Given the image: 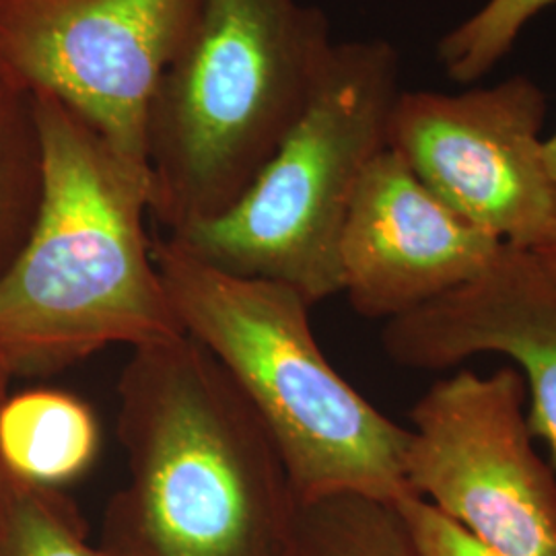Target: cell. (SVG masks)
I'll use <instances>...</instances> for the list:
<instances>
[{
    "label": "cell",
    "mask_w": 556,
    "mask_h": 556,
    "mask_svg": "<svg viewBox=\"0 0 556 556\" xmlns=\"http://www.w3.org/2000/svg\"><path fill=\"white\" fill-rule=\"evenodd\" d=\"M334 48L299 0H200L149 110L151 208L165 236L215 219L258 178Z\"/></svg>",
    "instance_id": "cell-3"
},
{
    "label": "cell",
    "mask_w": 556,
    "mask_h": 556,
    "mask_svg": "<svg viewBox=\"0 0 556 556\" xmlns=\"http://www.w3.org/2000/svg\"><path fill=\"white\" fill-rule=\"evenodd\" d=\"M100 422L87 402L62 390L9 394L0 406V456L23 484L62 489L100 454Z\"/></svg>",
    "instance_id": "cell-11"
},
{
    "label": "cell",
    "mask_w": 556,
    "mask_h": 556,
    "mask_svg": "<svg viewBox=\"0 0 556 556\" xmlns=\"http://www.w3.org/2000/svg\"><path fill=\"white\" fill-rule=\"evenodd\" d=\"M503 241L462 219L390 147L369 163L340 239L342 293L394 319L477 278Z\"/></svg>",
    "instance_id": "cell-9"
},
{
    "label": "cell",
    "mask_w": 556,
    "mask_h": 556,
    "mask_svg": "<svg viewBox=\"0 0 556 556\" xmlns=\"http://www.w3.org/2000/svg\"><path fill=\"white\" fill-rule=\"evenodd\" d=\"M11 381H13V376L0 363V406H2V402L7 400V396L11 394ZM21 489H23V482L13 477V472L7 468L4 459L0 456V528L4 526L7 517L11 514Z\"/></svg>",
    "instance_id": "cell-17"
},
{
    "label": "cell",
    "mask_w": 556,
    "mask_h": 556,
    "mask_svg": "<svg viewBox=\"0 0 556 556\" xmlns=\"http://www.w3.org/2000/svg\"><path fill=\"white\" fill-rule=\"evenodd\" d=\"M0 556H114L89 544L79 509L60 489L23 484L0 528Z\"/></svg>",
    "instance_id": "cell-15"
},
{
    "label": "cell",
    "mask_w": 556,
    "mask_h": 556,
    "mask_svg": "<svg viewBox=\"0 0 556 556\" xmlns=\"http://www.w3.org/2000/svg\"><path fill=\"white\" fill-rule=\"evenodd\" d=\"M546 114L544 89L526 75L464 93L400 91L388 147L462 219L532 252L556 220Z\"/></svg>",
    "instance_id": "cell-8"
},
{
    "label": "cell",
    "mask_w": 556,
    "mask_h": 556,
    "mask_svg": "<svg viewBox=\"0 0 556 556\" xmlns=\"http://www.w3.org/2000/svg\"><path fill=\"white\" fill-rule=\"evenodd\" d=\"M418 556H503L462 530L425 498L406 495L394 501Z\"/></svg>",
    "instance_id": "cell-16"
},
{
    "label": "cell",
    "mask_w": 556,
    "mask_h": 556,
    "mask_svg": "<svg viewBox=\"0 0 556 556\" xmlns=\"http://www.w3.org/2000/svg\"><path fill=\"white\" fill-rule=\"evenodd\" d=\"M153 258L184 332L219 361L277 443L299 505L413 495L404 475L410 429L332 367L295 289L219 270L165 236L153 239Z\"/></svg>",
    "instance_id": "cell-4"
},
{
    "label": "cell",
    "mask_w": 556,
    "mask_h": 556,
    "mask_svg": "<svg viewBox=\"0 0 556 556\" xmlns=\"http://www.w3.org/2000/svg\"><path fill=\"white\" fill-rule=\"evenodd\" d=\"M397 96L390 41L334 43L305 110L238 202L165 238L225 273L291 287L309 305L342 293L344 223L365 169L388 149Z\"/></svg>",
    "instance_id": "cell-5"
},
{
    "label": "cell",
    "mask_w": 556,
    "mask_h": 556,
    "mask_svg": "<svg viewBox=\"0 0 556 556\" xmlns=\"http://www.w3.org/2000/svg\"><path fill=\"white\" fill-rule=\"evenodd\" d=\"M295 556H418L394 503L334 495L299 505Z\"/></svg>",
    "instance_id": "cell-13"
},
{
    "label": "cell",
    "mask_w": 556,
    "mask_h": 556,
    "mask_svg": "<svg viewBox=\"0 0 556 556\" xmlns=\"http://www.w3.org/2000/svg\"><path fill=\"white\" fill-rule=\"evenodd\" d=\"M546 163H548V172H551V178L555 181L556 188V130L546 137ZM532 254L536 256L542 266L556 278V220L553 231L548 233V238L544 239L536 250H532Z\"/></svg>",
    "instance_id": "cell-18"
},
{
    "label": "cell",
    "mask_w": 556,
    "mask_h": 556,
    "mask_svg": "<svg viewBox=\"0 0 556 556\" xmlns=\"http://www.w3.org/2000/svg\"><path fill=\"white\" fill-rule=\"evenodd\" d=\"M200 0H0V68L87 119L149 165L147 124L161 75Z\"/></svg>",
    "instance_id": "cell-7"
},
{
    "label": "cell",
    "mask_w": 556,
    "mask_h": 556,
    "mask_svg": "<svg viewBox=\"0 0 556 556\" xmlns=\"http://www.w3.org/2000/svg\"><path fill=\"white\" fill-rule=\"evenodd\" d=\"M388 357L439 371L482 353L516 361L530 396L532 435L556 472V278L530 252L505 245L477 278L386 321Z\"/></svg>",
    "instance_id": "cell-10"
},
{
    "label": "cell",
    "mask_w": 556,
    "mask_h": 556,
    "mask_svg": "<svg viewBox=\"0 0 556 556\" xmlns=\"http://www.w3.org/2000/svg\"><path fill=\"white\" fill-rule=\"evenodd\" d=\"M43 194V147L34 93L0 68V278L29 238Z\"/></svg>",
    "instance_id": "cell-12"
},
{
    "label": "cell",
    "mask_w": 556,
    "mask_h": 556,
    "mask_svg": "<svg viewBox=\"0 0 556 556\" xmlns=\"http://www.w3.org/2000/svg\"><path fill=\"white\" fill-rule=\"evenodd\" d=\"M128 482L101 517L114 556H295L299 501L277 443L188 334L132 349L118 381Z\"/></svg>",
    "instance_id": "cell-1"
},
{
    "label": "cell",
    "mask_w": 556,
    "mask_h": 556,
    "mask_svg": "<svg viewBox=\"0 0 556 556\" xmlns=\"http://www.w3.org/2000/svg\"><path fill=\"white\" fill-rule=\"evenodd\" d=\"M516 367L433 383L410 410L406 484L503 556H556V472L532 445Z\"/></svg>",
    "instance_id": "cell-6"
},
{
    "label": "cell",
    "mask_w": 556,
    "mask_h": 556,
    "mask_svg": "<svg viewBox=\"0 0 556 556\" xmlns=\"http://www.w3.org/2000/svg\"><path fill=\"white\" fill-rule=\"evenodd\" d=\"M43 147L38 219L0 278V363L54 376L112 344L184 337L144 220L151 169L62 101L34 93Z\"/></svg>",
    "instance_id": "cell-2"
},
{
    "label": "cell",
    "mask_w": 556,
    "mask_h": 556,
    "mask_svg": "<svg viewBox=\"0 0 556 556\" xmlns=\"http://www.w3.org/2000/svg\"><path fill=\"white\" fill-rule=\"evenodd\" d=\"M553 4L556 0H484L441 38L439 66L462 85L484 79L514 50L530 21Z\"/></svg>",
    "instance_id": "cell-14"
}]
</instances>
